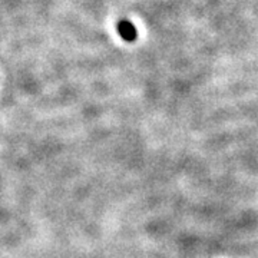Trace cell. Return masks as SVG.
Masks as SVG:
<instances>
[{
  "label": "cell",
  "instance_id": "1",
  "mask_svg": "<svg viewBox=\"0 0 258 258\" xmlns=\"http://www.w3.org/2000/svg\"><path fill=\"white\" fill-rule=\"evenodd\" d=\"M118 33L125 42H135L138 39V30L129 20H119L118 23Z\"/></svg>",
  "mask_w": 258,
  "mask_h": 258
}]
</instances>
